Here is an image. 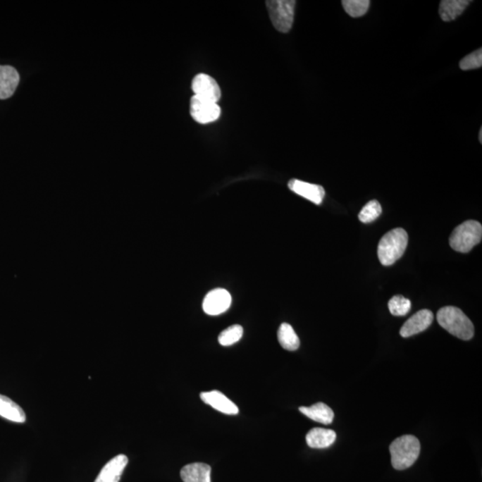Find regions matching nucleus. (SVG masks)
Returning <instances> with one entry per match:
<instances>
[{"label": "nucleus", "instance_id": "20e7f679", "mask_svg": "<svg viewBox=\"0 0 482 482\" xmlns=\"http://www.w3.org/2000/svg\"><path fill=\"white\" fill-rule=\"evenodd\" d=\"M482 237V226L477 221L469 220L458 225L450 237V245L459 253H468Z\"/></svg>", "mask_w": 482, "mask_h": 482}, {"label": "nucleus", "instance_id": "2eb2a0df", "mask_svg": "<svg viewBox=\"0 0 482 482\" xmlns=\"http://www.w3.org/2000/svg\"><path fill=\"white\" fill-rule=\"evenodd\" d=\"M183 482H211V467L204 463L185 465L180 471Z\"/></svg>", "mask_w": 482, "mask_h": 482}, {"label": "nucleus", "instance_id": "9d476101", "mask_svg": "<svg viewBox=\"0 0 482 482\" xmlns=\"http://www.w3.org/2000/svg\"><path fill=\"white\" fill-rule=\"evenodd\" d=\"M288 185H289L291 192L311 201V202L316 204V205H321L323 203L324 196H326V190H324L323 187L317 185V184L293 179L290 180Z\"/></svg>", "mask_w": 482, "mask_h": 482}, {"label": "nucleus", "instance_id": "5701e85b", "mask_svg": "<svg viewBox=\"0 0 482 482\" xmlns=\"http://www.w3.org/2000/svg\"><path fill=\"white\" fill-rule=\"evenodd\" d=\"M383 212L381 204L377 200H371L363 207L359 214V220L364 223H370L376 220Z\"/></svg>", "mask_w": 482, "mask_h": 482}, {"label": "nucleus", "instance_id": "0eeeda50", "mask_svg": "<svg viewBox=\"0 0 482 482\" xmlns=\"http://www.w3.org/2000/svg\"><path fill=\"white\" fill-rule=\"evenodd\" d=\"M192 89L199 98L218 103L222 92L216 80L206 73H199L192 80Z\"/></svg>", "mask_w": 482, "mask_h": 482}, {"label": "nucleus", "instance_id": "1a4fd4ad", "mask_svg": "<svg viewBox=\"0 0 482 482\" xmlns=\"http://www.w3.org/2000/svg\"><path fill=\"white\" fill-rule=\"evenodd\" d=\"M434 316L431 311L424 309L409 318L400 330L403 338H409L427 330L433 323Z\"/></svg>", "mask_w": 482, "mask_h": 482}, {"label": "nucleus", "instance_id": "f257e3e1", "mask_svg": "<svg viewBox=\"0 0 482 482\" xmlns=\"http://www.w3.org/2000/svg\"><path fill=\"white\" fill-rule=\"evenodd\" d=\"M438 324L458 339L469 340L474 337V327L463 311L455 307H445L437 314Z\"/></svg>", "mask_w": 482, "mask_h": 482}, {"label": "nucleus", "instance_id": "f8f14e48", "mask_svg": "<svg viewBox=\"0 0 482 482\" xmlns=\"http://www.w3.org/2000/svg\"><path fill=\"white\" fill-rule=\"evenodd\" d=\"M200 397L204 403L209 404L210 407L221 412V413L230 415L239 413V408L236 404L220 391L213 390L209 391V393H202L200 394Z\"/></svg>", "mask_w": 482, "mask_h": 482}, {"label": "nucleus", "instance_id": "4be33fe9", "mask_svg": "<svg viewBox=\"0 0 482 482\" xmlns=\"http://www.w3.org/2000/svg\"><path fill=\"white\" fill-rule=\"evenodd\" d=\"M388 309L394 316H404L411 309V301L400 295L394 296L388 301Z\"/></svg>", "mask_w": 482, "mask_h": 482}, {"label": "nucleus", "instance_id": "6ab92c4d", "mask_svg": "<svg viewBox=\"0 0 482 482\" xmlns=\"http://www.w3.org/2000/svg\"><path fill=\"white\" fill-rule=\"evenodd\" d=\"M278 340L280 346L286 350L295 351L300 346L299 338L289 323L281 324L278 330Z\"/></svg>", "mask_w": 482, "mask_h": 482}, {"label": "nucleus", "instance_id": "dca6fc26", "mask_svg": "<svg viewBox=\"0 0 482 482\" xmlns=\"http://www.w3.org/2000/svg\"><path fill=\"white\" fill-rule=\"evenodd\" d=\"M299 411L309 419L326 425L333 423L334 418L333 409L323 403L314 404L309 407H301Z\"/></svg>", "mask_w": 482, "mask_h": 482}, {"label": "nucleus", "instance_id": "393cba45", "mask_svg": "<svg viewBox=\"0 0 482 482\" xmlns=\"http://www.w3.org/2000/svg\"><path fill=\"white\" fill-rule=\"evenodd\" d=\"M478 140H480V143H482V128L480 130V132H478Z\"/></svg>", "mask_w": 482, "mask_h": 482}, {"label": "nucleus", "instance_id": "4468645a", "mask_svg": "<svg viewBox=\"0 0 482 482\" xmlns=\"http://www.w3.org/2000/svg\"><path fill=\"white\" fill-rule=\"evenodd\" d=\"M337 435L333 430L323 428H314L307 434L308 446L317 450H323L331 446L336 440Z\"/></svg>", "mask_w": 482, "mask_h": 482}, {"label": "nucleus", "instance_id": "7ed1b4c3", "mask_svg": "<svg viewBox=\"0 0 482 482\" xmlns=\"http://www.w3.org/2000/svg\"><path fill=\"white\" fill-rule=\"evenodd\" d=\"M408 244L406 230L397 228L381 237L378 245V259L383 266H390L403 256Z\"/></svg>", "mask_w": 482, "mask_h": 482}, {"label": "nucleus", "instance_id": "b1692460", "mask_svg": "<svg viewBox=\"0 0 482 482\" xmlns=\"http://www.w3.org/2000/svg\"><path fill=\"white\" fill-rule=\"evenodd\" d=\"M459 66L463 71L481 68L482 66V49H478L476 51L469 54L468 56L461 60Z\"/></svg>", "mask_w": 482, "mask_h": 482}, {"label": "nucleus", "instance_id": "f03ea898", "mask_svg": "<svg viewBox=\"0 0 482 482\" xmlns=\"http://www.w3.org/2000/svg\"><path fill=\"white\" fill-rule=\"evenodd\" d=\"M390 451L393 466L398 471L406 470L419 457L420 442L413 435H404L391 443Z\"/></svg>", "mask_w": 482, "mask_h": 482}, {"label": "nucleus", "instance_id": "a211bd4d", "mask_svg": "<svg viewBox=\"0 0 482 482\" xmlns=\"http://www.w3.org/2000/svg\"><path fill=\"white\" fill-rule=\"evenodd\" d=\"M471 1L469 0H443L440 5V15L444 22H451L466 9Z\"/></svg>", "mask_w": 482, "mask_h": 482}, {"label": "nucleus", "instance_id": "6e6552de", "mask_svg": "<svg viewBox=\"0 0 482 482\" xmlns=\"http://www.w3.org/2000/svg\"><path fill=\"white\" fill-rule=\"evenodd\" d=\"M232 304V296L226 290H211L203 301V310L209 316H219L226 312Z\"/></svg>", "mask_w": 482, "mask_h": 482}, {"label": "nucleus", "instance_id": "39448f33", "mask_svg": "<svg viewBox=\"0 0 482 482\" xmlns=\"http://www.w3.org/2000/svg\"><path fill=\"white\" fill-rule=\"evenodd\" d=\"M296 3L294 0H271V1H266L271 21H272L274 28L277 31L287 33L292 28Z\"/></svg>", "mask_w": 482, "mask_h": 482}, {"label": "nucleus", "instance_id": "ddd939ff", "mask_svg": "<svg viewBox=\"0 0 482 482\" xmlns=\"http://www.w3.org/2000/svg\"><path fill=\"white\" fill-rule=\"evenodd\" d=\"M19 73L13 67L0 66V99L13 96L19 85Z\"/></svg>", "mask_w": 482, "mask_h": 482}, {"label": "nucleus", "instance_id": "f3484780", "mask_svg": "<svg viewBox=\"0 0 482 482\" xmlns=\"http://www.w3.org/2000/svg\"><path fill=\"white\" fill-rule=\"evenodd\" d=\"M0 416L5 419L23 424L26 421V415L21 407L9 397L0 395Z\"/></svg>", "mask_w": 482, "mask_h": 482}, {"label": "nucleus", "instance_id": "412c9836", "mask_svg": "<svg viewBox=\"0 0 482 482\" xmlns=\"http://www.w3.org/2000/svg\"><path fill=\"white\" fill-rule=\"evenodd\" d=\"M243 336V328L235 324V326H230L227 329L222 331L218 337V341L223 347L232 346L239 341Z\"/></svg>", "mask_w": 482, "mask_h": 482}, {"label": "nucleus", "instance_id": "9b49d317", "mask_svg": "<svg viewBox=\"0 0 482 482\" xmlns=\"http://www.w3.org/2000/svg\"><path fill=\"white\" fill-rule=\"evenodd\" d=\"M127 464L128 457L126 455H116L102 468L94 482H119Z\"/></svg>", "mask_w": 482, "mask_h": 482}, {"label": "nucleus", "instance_id": "423d86ee", "mask_svg": "<svg viewBox=\"0 0 482 482\" xmlns=\"http://www.w3.org/2000/svg\"><path fill=\"white\" fill-rule=\"evenodd\" d=\"M190 115L196 122L206 125L219 118L221 107L217 103L194 95L190 99Z\"/></svg>", "mask_w": 482, "mask_h": 482}, {"label": "nucleus", "instance_id": "aec40b11", "mask_svg": "<svg viewBox=\"0 0 482 482\" xmlns=\"http://www.w3.org/2000/svg\"><path fill=\"white\" fill-rule=\"evenodd\" d=\"M369 0H344L342 6L345 11L351 18H358L366 15L370 8Z\"/></svg>", "mask_w": 482, "mask_h": 482}]
</instances>
